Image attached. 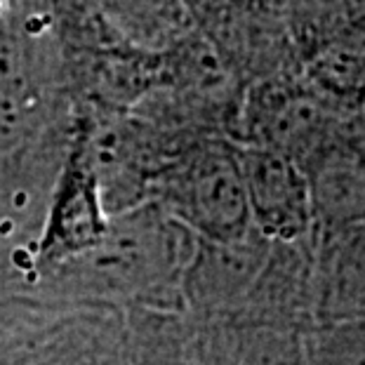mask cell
<instances>
[{"label":"cell","mask_w":365,"mask_h":365,"mask_svg":"<svg viewBox=\"0 0 365 365\" xmlns=\"http://www.w3.org/2000/svg\"><path fill=\"white\" fill-rule=\"evenodd\" d=\"M335 302L341 316H365V224L349 229L335 269Z\"/></svg>","instance_id":"obj_1"},{"label":"cell","mask_w":365,"mask_h":365,"mask_svg":"<svg viewBox=\"0 0 365 365\" xmlns=\"http://www.w3.org/2000/svg\"><path fill=\"white\" fill-rule=\"evenodd\" d=\"M217 365H307V351L297 339L281 332H262L240 339L227 354L215 356Z\"/></svg>","instance_id":"obj_2"},{"label":"cell","mask_w":365,"mask_h":365,"mask_svg":"<svg viewBox=\"0 0 365 365\" xmlns=\"http://www.w3.org/2000/svg\"><path fill=\"white\" fill-rule=\"evenodd\" d=\"M307 365H365V316H341L321 335Z\"/></svg>","instance_id":"obj_3"},{"label":"cell","mask_w":365,"mask_h":365,"mask_svg":"<svg viewBox=\"0 0 365 365\" xmlns=\"http://www.w3.org/2000/svg\"><path fill=\"white\" fill-rule=\"evenodd\" d=\"M128 365H217L215 356H205L196 349H184V351H168L153 356H130Z\"/></svg>","instance_id":"obj_4"},{"label":"cell","mask_w":365,"mask_h":365,"mask_svg":"<svg viewBox=\"0 0 365 365\" xmlns=\"http://www.w3.org/2000/svg\"><path fill=\"white\" fill-rule=\"evenodd\" d=\"M123 356H88V354H54L31 356L21 365H123Z\"/></svg>","instance_id":"obj_5"},{"label":"cell","mask_w":365,"mask_h":365,"mask_svg":"<svg viewBox=\"0 0 365 365\" xmlns=\"http://www.w3.org/2000/svg\"><path fill=\"white\" fill-rule=\"evenodd\" d=\"M43 29H45V24H43V19H41V17H29V19H26V24H24V31H26L29 36L43 34Z\"/></svg>","instance_id":"obj_6"},{"label":"cell","mask_w":365,"mask_h":365,"mask_svg":"<svg viewBox=\"0 0 365 365\" xmlns=\"http://www.w3.org/2000/svg\"><path fill=\"white\" fill-rule=\"evenodd\" d=\"M12 205L14 207H26L29 205V193L26 191H17V193H14V196H12Z\"/></svg>","instance_id":"obj_7"},{"label":"cell","mask_w":365,"mask_h":365,"mask_svg":"<svg viewBox=\"0 0 365 365\" xmlns=\"http://www.w3.org/2000/svg\"><path fill=\"white\" fill-rule=\"evenodd\" d=\"M12 229H14L12 220H3V222H0V236H10Z\"/></svg>","instance_id":"obj_8"},{"label":"cell","mask_w":365,"mask_h":365,"mask_svg":"<svg viewBox=\"0 0 365 365\" xmlns=\"http://www.w3.org/2000/svg\"><path fill=\"white\" fill-rule=\"evenodd\" d=\"M99 160H102V163H111L113 160V153L111 151H102V153H99Z\"/></svg>","instance_id":"obj_9"}]
</instances>
